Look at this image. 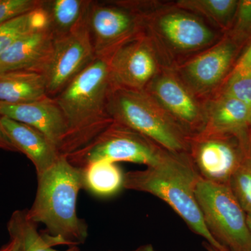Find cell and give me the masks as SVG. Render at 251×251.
<instances>
[{
  "label": "cell",
  "instance_id": "cell-1",
  "mask_svg": "<svg viewBox=\"0 0 251 251\" xmlns=\"http://www.w3.org/2000/svg\"><path fill=\"white\" fill-rule=\"evenodd\" d=\"M82 188V168L73 166L64 155L37 176L35 198L27 216L34 224L45 226L42 234L51 247H77L87 240L88 225L77 214V197Z\"/></svg>",
  "mask_w": 251,
  "mask_h": 251
},
{
  "label": "cell",
  "instance_id": "cell-2",
  "mask_svg": "<svg viewBox=\"0 0 251 251\" xmlns=\"http://www.w3.org/2000/svg\"><path fill=\"white\" fill-rule=\"evenodd\" d=\"M112 85L108 61L96 57L54 98L67 122L61 154L66 156L83 148L113 124L108 110Z\"/></svg>",
  "mask_w": 251,
  "mask_h": 251
},
{
  "label": "cell",
  "instance_id": "cell-3",
  "mask_svg": "<svg viewBox=\"0 0 251 251\" xmlns=\"http://www.w3.org/2000/svg\"><path fill=\"white\" fill-rule=\"evenodd\" d=\"M200 179L188 153L169 152L155 166L126 173L124 188L159 198L206 244L219 251H227L216 242L204 224L196 196Z\"/></svg>",
  "mask_w": 251,
  "mask_h": 251
},
{
  "label": "cell",
  "instance_id": "cell-4",
  "mask_svg": "<svg viewBox=\"0 0 251 251\" xmlns=\"http://www.w3.org/2000/svg\"><path fill=\"white\" fill-rule=\"evenodd\" d=\"M140 11L144 34L170 69L214 45L224 36L204 19L173 3L130 1Z\"/></svg>",
  "mask_w": 251,
  "mask_h": 251
},
{
  "label": "cell",
  "instance_id": "cell-5",
  "mask_svg": "<svg viewBox=\"0 0 251 251\" xmlns=\"http://www.w3.org/2000/svg\"><path fill=\"white\" fill-rule=\"evenodd\" d=\"M108 110L114 122L145 135L168 151L188 153L191 137L145 91L112 85Z\"/></svg>",
  "mask_w": 251,
  "mask_h": 251
},
{
  "label": "cell",
  "instance_id": "cell-6",
  "mask_svg": "<svg viewBox=\"0 0 251 251\" xmlns=\"http://www.w3.org/2000/svg\"><path fill=\"white\" fill-rule=\"evenodd\" d=\"M196 199L212 237L228 251H251L247 214L228 185L198 181Z\"/></svg>",
  "mask_w": 251,
  "mask_h": 251
},
{
  "label": "cell",
  "instance_id": "cell-7",
  "mask_svg": "<svg viewBox=\"0 0 251 251\" xmlns=\"http://www.w3.org/2000/svg\"><path fill=\"white\" fill-rule=\"evenodd\" d=\"M169 152L145 135L114 122L88 145L65 156L73 166L80 168L99 161L151 167L163 161Z\"/></svg>",
  "mask_w": 251,
  "mask_h": 251
},
{
  "label": "cell",
  "instance_id": "cell-8",
  "mask_svg": "<svg viewBox=\"0 0 251 251\" xmlns=\"http://www.w3.org/2000/svg\"><path fill=\"white\" fill-rule=\"evenodd\" d=\"M87 26L96 57L106 60L144 34L143 16L128 0L92 1Z\"/></svg>",
  "mask_w": 251,
  "mask_h": 251
},
{
  "label": "cell",
  "instance_id": "cell-9",
  "mask_svg": "<svg viewBox=\"0 0 251 251\" xmlns=\"http://www.w3.org/2000/svg\"><path fill=\"white\" fill-rule=\"evenodd\" d=\"M247 145L237 135L201 132L191 137L188 155L201 179L228 185L248 156Z\"/></svg>",
  "mask_w": 251,
  "mask_h": 251
},
{
  "label": "cell",
  "instance_id": "cell-10",
  "mask_svg": "<svg viewBox=\"0 0 251 251\" xmlns=\"http://www.w3.org/2000/svg\"><path fill=\"white\" fill-rule=\"evenodd\" d=\"M240 42L226 33L214 45L173 70L198 98L206 101L227 79Z\"/></svg>",
  "mask_w": 251,
  "mask_h": 251
},
{
  "label": "cell",
  "instance_id": "cell-11",
  "mask_svg": "<svg viewBox=\"0 0 251 251\" xmlns=\"http://www.w3.org/2000/svg\"><path fill=\"white\" fill-rule=\"evenodd\" d=\"M144 91L189 136L204 130L205 101L198 98L173 69H163Z\"/></svg>",
  "mask_w": 251,
  "mask_h": 251
},
{
  "label": "cell",
  "instance_id": "cell-12",
  "mask_svg": "<svg viewBox=\"0 0 251 251\" xmlns=\"http://www.w3.org/2000/svg\"><path fill=\"white\" fill-rule=\"evenodd\" d=\"M95 58L87 22L72 34L54 39L52 54L42 73L48 97L55 98Z\"/></svg>",
  "mask_w": 251,
  "mask_h": 251
},
{
  "label": "cell",
  "instance_id": "cell-13",
  "mask_svg": "<svg viewBox=\"0 0 251 251\" xmlns=\"http://www.w3.org/2000/svg\"><path fill=\"white\" fill-rule=\"evenodd\" d=\"M107 61L112 85L130 90H145L168 68L145 34L122 46Z\"/></svg>",
  "mask_w": 251,
  "mask_h": 251
},
{
  "label": "cell",
  "instance_id": "cell-14",
  "mask_svg": "<svg viewBox=\"0 0 251 251\" xmlns=\"http://www.w3.org/2000/svg\"><path fill=\"white\" fill-rule=\"evenodd\" d=\"M0 115L39 130L59 150L67 133V122L62 110L55 99L50 97L30 103H0Z\"/></svg>",
  "mask_w": 251,
  "mask_h": 251
},
{
  "label": "cell",
  "instance_id": "cell-15",
  "mask_svg": "<svg viewBox=\"0 0 251 251\" xmlns=\"http://www.w3.org/2000/svg\"><path fill=\"white\" fill-rule=\"evenodd\" d=\"M53 45V36L48 28L28 33L0 55V74L29 72L42 74Z\"/></svg>",
  "mask_w": 251,
  "mask_h": 251
},
{
  "label": "cell",
  "instance_id": "cell-16",
  "mask_svg": "<svg viewBox=\"0 0 251 251\" xmlns=\"http://www.w3.org/2000/svg\"><path fill=\"white\" fill-rule=\"evenodd\" d=\"M1 121L15 148L30 160L37 176L53 166L62 156L59 149L39 130L4 116Z\"/></svg>",
  "mask_w": 251,
  "mask_h": 251
},
{
  "label": "cell",
  "instance_id": "cell-17",
  "mask_svg": "<svg viewBox=\"0 0 251 251\" xmlns=\"http://www.w3.org/2000/svg\"><path fill=\"white\" fill-rule=\"evenodd\" d=\"M206 125L202 132L226 133L249 140L250 107L237 99L216 94L205 101Z\"/></svg>",
  "mask_w": 251,
  "mask_h": 251
},
{
  "label": "cell",
  "instance_id": "cell-18",
  "mask_svg": "<svg viewBox=\"0 0 251 251\" xmlns=\"http://www.w3.org/2000/svg\"><path fill=\"white\" fill-rule=\"evenodd\" d=\"M90 0H41L47 28L54 39L72 34L87 22Z\"/></svg>",
  "mask_w": 251,
  "mask_h": 251
},
{
  "label": "cell",
  "instance_id": "cell-19",
  "mask_svg": "<svg viewBox=\"0 0 251 251\" xmlns=\"http://www.w3.org/2000/svg\"><path fill=\"white\" fill-rule=\"evenodd\" d=\"M45 80L36 72L0 74V103L21 104L48 98Z\"/></svg>",
  "mask_w": 251,
  "mask_h": 251
},
{
  "label": "cell",
  "instance_id": "cell-20",
  "mask_svg": "<svg viewBox=\"0 0 251 251\" xmlns=\"http://www.w3.org/2000/svg\"><path fill=\"white\" fill-rule=\"evenodd\" d=\"M82 169L83 188L94 196L112 197L124 188L125 173L116 163L99 161Z\"/></svg>",
  "mask_w": 251,
  "mask_h": 251
},
{
  "label": "cell",
  "instance_id": "cell-21",
  "mask_svg": "<svg viewBox=\"0 0 251 251\" xmlns=\"http://www.w3.org/2000/svg\"><path fill=\"white\" fill-rule=\"evenodd\" d=\"M238 2L237 0H179L175 4L202 18L225 34L232 27Z\"/></svg>",
  "mask_w": 251,
  "mask_h": 251
},
{
  "label": "cell",
  "instance_id": "cell-22",
  "mask_svg": "<svg viewBox=\"0 0 251 251\" xmlns=\"http://www.w3.org/2000/svg\"><path fill=\"white\" fill-rule=\"evenodd\" d=\"M6 227L9 236L17 237L21 241L24 251H79L77 247L64 251L54 249L38 231L37 225L28 219L27 209L15 211Z\"/></svg>",
  "mask_w": 251,
  "mask_h": 251
},
{
  "label": "cell",
  "instance_id": "cell-23",
  "mask_svg": "<svg viewBox=\"0 0 251 251\" xmlns=\"http://www.w3.org/2000/svg\"><path fill=\"white\" fill-rule=\"evenodd\" d=\"M47 28L45 13L41 8L13 18L0 25V55L20 38L36 29Z\"/></svg>",
  "mask_w": 251,
  "mask_h": 251
},
{
  "label": "cell",
  "instance_id": "cell-24",
  "mask_svg": "<svg viewBox=\"0 0 251 251\" xmlns=\"http://www.w3.org/2000/svg\"><path fill=\"white\" fill-rule=\"evenodd\" d=\"M231 191L247 214H251V158L248 156L229 180Z\"/></svg>",
  "mask_w": 251,
  "mask_h": 251
},
{
  "label": "cell",
  "instance_id": "cell-25",
  "mask_svg": "<svg viewBox=\"0 0 251 251\" xmlns=\"http://www.w3.org/2000/svg\"><path fill=\"white\" fill-rule=\"evenodd\" d=\"M216 94L237 99L250 107L251 72L234 69Z\"/></svg>",
  "mask_w": 251,
  "mask_h": 251
},
{
  "label": "cell",
  "instance_id": "cell-26",
  "mask_svg": "<svg viewBox=\"0 0 251 251\" xmlns=\"http://www.w3.org/2000/svg\"><path fill=\"white\" fill-rule=\"evenodd\" d=\"M41 0H0V25L40 8Z\"/></svg>",
  "mask_w": 251,
  "mask_h": 251
},
{
  "label": "cell",
  "instance_id": "cell-27",
  "mask_svg": "<svg viewBox=\"0 0 251 251\" xmlns=\"http://www.w3.org/2000/svg\"><path fill=\"white\" fill-rule=\"evenodd\" d=\"M227 34L240 41L251 36V0L239 1L233 25Z\"/></svg>",
  "mask_w": 251,
  "mask_h": 251
},
{
  "label": "cell",
  "instance_id": "cell-28",
  "mask_svg": "<svg viewBox=\"0 0 251 251\" xmlns=\"http://www.w3.org/2000/svg\"><path fill=\"white\" fill-rule=\"evenodd\" d=\"M234 69L251 72V43L247 50L238 61Z\"/></svg>",
  "mask_w": 251,
  "mask_h": 251
},
{
  "label": "cell",
  "instance_id": "cell-29",
  "mask_svg": "<svg viewBox=\"0 0 251 251\" xmlns=\"http://www.w3.org/2000/svg\"><path fill=\"white\" fill-rule=\"evenodd\" d=\"M1 115H0V150L5 151H14L16 152L17 150L15 148L14 145L11 143L9 137L5 131L4 127L1 121Z\"/></svg>",
  "mask_w": 251,
  "mask_h": 251
},
{
  "label": "cell",
  "instance_id": "cell-30",
  "mask_svg": "<svg viewBox=\"0 0 251 251\" xmlns=\"http://www.w3.org/2000/svg\"><path fill=\"white\" fill-rule=\"evenodd\" d=\"M9 237V242L0 248V251H24L22 242L17 237L11 235Z\"/></svg>",
  "mask_w": 251,
  "mask_h": 251
},
{
  "label": "cell",
  "instance_id": "cell-31",
  "mask_svg": "<svg viewBox=\"0 0 251 251\" xmlns=\"http://www.w3.org/2000/svg\"><path fill=\"white\" fill-rule=\"evenodd\" d=\"M128 251H156L155 250L154 247L151 244H144L140 247L133 249V250Z\"/></svg>",
  "mask_w": 251,
  "mask_h": 251
},
{
  "label": "cell",
  "instance_id": "cell-32",
  "mask_svg": "<svg viewBox=\"0 0 251 251\" xmlns=\"http://www.w3.org/2000/svg\"><path fill=\"white\" fill-rule=\"evenodd\" d=\"M247 151L248 156L251 158V132L249 135V140H248Z\"/></svg>",
  "mask_w": 251,
  "mask_h": 251
},
{
  "label": "cell",
  "instance_id": "cell-33",
  "mask_svg": "<svg viewBox=\"0 0 251 251\" xmlns=\"http://www.w3.org/2000/svg\"><path fill=\"white\" fill-rule=\"evenodd\" d=\"M247 224L251 237V214H247Z\"/></svg>",
  "mask_w": 251,
  "mask_h": 251
},
{
  "label": "cell",
  "instance_id": "cell-34",
  "mask_svg": "<svg viewBox=\"0 0 251 251\" xmlns=\"http://www.w3.org/2000/svg\"><path fill=\"white\" fill-rule=\"evenodd\" d=\"M205 248L206 249V251H219L218 250V249H214V248H213L212 247H211L210 245H209V244H205Z\"/></svg>",
  "mask_w": 251,
  "mask_h": 251
},
{
  "label": "cell",
  "instance_id": "cell-35",
  "mask_svg": "<svg viewBox=\"0 0 251 251\" xmlns=\"http://www.w3.org/2000/svg\"><path fill=\"white\" fill-rule=\"evenodd\" d=\"M250 128L251 132V105L250 106Z\"/></svg>",
  "mask_w": 251,
  "mask_h": 251
}]
</instances>
